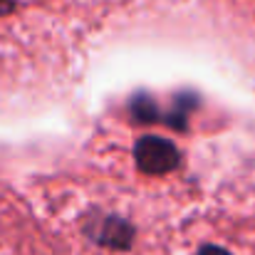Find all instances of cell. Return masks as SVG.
I'll return each instance as SVG.
<instances>
[{
    "mask_svg": "<svg viewBox=\"0 0 255 255\" xmlns=\"http://www.w3.org/2000/svg\"><path fill=\"white\" fill-rule=\"evenodd\" d=\"M134 159H136V166L144 171V173H151V176H161V173H169L181 164V154L178 149L161 139V136H144L136 141L134 146Z\"/></svg>",
    "mask_w": 255,
    "mask_h": 255,
    "instance_id": "obj_1",
    "label": "cell"
},
{
    "mask_svg": "<svg viewBox=\"0 0 255 255\" xmlns=\"http://www.w3.org/2000/svg\"><path fill=\"white\" fill-rule=\"evenodd\" d=\"M89 236L102 243V246H109V248H129L131 241H134V228L122 221V218H114V216H104L99 218L92 228H89Z\"/></svg>",
    "mask_w": 255,
    "mask_h": 255,
    "instance_id": "obj_2",
    "label": "cell"
},
{
    "mask_svg": "<svg viewBox=\"0 0 255 255\" xmlns=\"http://www.w3.org/2000/svg\"><path fill=\"white\" fill-rule=\"evenodd\" d=\"M198 255H231L228 251H223V248H216V246H206V248H201Z\"/></svg>",
    "mask_w": 255,
    "mask_h": 255,
    "instance_id": "obj_3",
    "label": "cell"
},
{
    "mask_svg": "<svg viewBox=\"0 0 255 255\" xmlns=\"http://www.w3.org/2000/svg\"><path fill=\"white\" fill-rule=\"evenodd\" d=\"M12 2H15V0H0V12H10Z\"/></svg>",
    "mask_w": 255,
    "mask_h": 255,
    "instance_id": "obj_4",
    "label": "cell"
}]
</instances>
